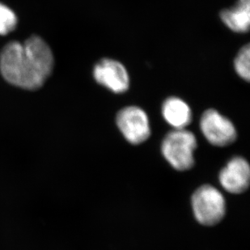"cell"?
Masks as SVG:
<instances>
[{
    "instance_id": "8992f818",
    "label": "cell",
    "mask_w": 250,
    "mask_h": 250,
    "mask_svg": "<svg viewBox=\"0 0 250 250\" xmlns=\"http://www.w3.org/2000/svg\"><path fill=\"white\" fill-rule=\"evenodd\" d=\"M93 77L99 84L120 94L130 87V76L120 62L111 59L100 60L93 69Z\"/></svg>"
},
{
    "instance_id": "6da1fadb",
    "label": "cell",
    "mask_w": 250,
    "mask_h": 250,
    "mask_svg": "<svg viewBox=\"0 0 250 250\" xmlns=\"http://www.w3.org/2000/svg\"><path fill=\"white\" fill-rule=\"evenodd\" d=\"M52 50L42 38L33 36L24 43L12 42L0 54V71L5 81L23 89L42 87L52 73Z\"/></svg>"
},
{
    "instance_id": "9c48e42d",
    "label": "cell",
    "mask_w": 250,
    "mask_h": 250,
    "mask_svg": "<svg viewBox=\"0 0 250 250\" xmlns=\"http://www.w3.org/2000/svg\"><path fill=\"white\" fill-rule=\"evenodd\" d=\"M220 19L231 31L247 33L250 25V0H239L235 7L223 10Z\"/></svg>"
},
{
    "instance_id": "30bf717a",
    "label": "cell",
    "mask_w": 250,
    "mask_h": 250,
    "mask_svg": "<svg viewBox=\"0 0 250 250\" xmlns=\"http://www.w3.org/2000/svg\"><path fill=\"white\" fill-rule=\"evenodd\" d=\"M250 45L247 44L239 50L234 60L235 71L241 79L247 82L250 81Z\"/></svg>"
},
{
    "instance_id": "5b68a950",
    "label": "cell",
    "mask_w": 250,
    "mask_h": 250,
    "mask_svg": "<svg viewBox=\"0 0 250 250\" xmlns=\"http://www.w3.org/2000/svg\"><path fill=\"white\" fill-rule=\"evenodd\" d=\"M200 128L204 137L214 146H229L237 137L233 123L214 109H208L203 113Z\"/></svg>"
},
{
    "instance_id": "3957f363",
    "label": "cell",
    "mask_w": 250,
    "mask_h": 250,
    "mask_svg": "<svg viewBox=\"0 0 250 250\" xmlns=\"http://www.w3.org/2000/svg\"><path fill=\"white\" fill-rule=\"evenodd\" d=\"M192 208L198 222L204 226H214L224 219L226 202L219 189L204 185L192 196Z\"/></svg>"
},
{
    "instance_id": "ba28073f",
    "label": "cell",
    "mask_w": 250,
    "mask_h": 250,
    "mask_svg": "<svg viewBox=\"0 0 250 250\" xmlns=\"http://www.w3.org/2000/svg\"><path fill=\"white\" fill-rule=\"evenodd\" d=\"M165 120L175 130L186 129L192 121V111L189 104L179 97H168L162 104Z\"/></svg>"
},
{
    "instance_id": "277c9868",
    "label": "cell",
    "mask_w": 250,
    "mask_h": 250,
    "mask_svg": "<svg viewBox=\"0 0 250 250\" xmlns=\"http://www.w3.org/2000/svg\"><path fill=\"white\" fill-rule=\"evenodd\" d=\"M116 123L124 138L134 145L143 144L151 135L148 116L140 107L121 109L116 117Z\"/></svg>"
},
{
    "instance_id": "7a4b0ae2",
    "label": "cell",
    "mask_w": 250,
    "mask_h": 250,
    "mask_svg": "<svg viewBox=\"0 0 250 250\" xmlns=\"http://www.w3.org/2000/svg\"><path fill=\"white\" fill-rule=\"evenodd\" d=\"M196 148L195 135L186 129L172 130L166 135L161 144L164 157L178 171H187L193 167Z\"/></svg>"
},
{
    "instance_id": "8fae6325",
    "label": "cell",
    "mask_w": 250,
    "mask_h": 250,
    "mask_svg": "<svg viewBox=\"0 0 250 250\" xmlns=\"http://www.w3.org/2000/svg\"><path fill=\"white\" fill-rule=\"evenodd\" d=\"M17 15L9 7L0 2V35H6L17 25Z\"/></svg>"
},
{
    "instance_id": "52a82bcc",
    "label": "cell",
    "mask_w": 250,
    "mask_h": 250,
    "mask_svg": "<svg viewBox=\"0 0 250 250\" xmlns=\"http://www.w3.org/2000/svg\"><path fill=\"white\" fill-rule=\"evenodd\" d=\"M223 188L231 194H242L248 189L250 182V167L246 159L234 157L220 173Z\"/></svg>"
}]
</instances>
